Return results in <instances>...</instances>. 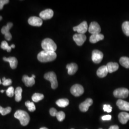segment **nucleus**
<instances>
[{"mask_svg": "<svg viewBox=\"0 0 129 129\" xmlns=\"http://www.w3.org/2000/svg\"><path fill=\"white\" fill-rule=\"evenodd\" d=\"M56 58V54L55 52L41 51L37 55V59L41 62H48L55 60Z\"/></svg>", "mask_w": 129, "mask_h": 129, "instance_id": "obj_1", "label": "nucleus"}, {"mask_svg": "<svg viewBox=\"0 0 129 129\" xmlns=\"http://www.w3.org/2000/svg\"><path fill=\"white\" fill-rule=\"evenodd\" d=\"M14 116L15 118L19 120L21 124L24 126L28 124L30 120V116L27 113L22 110L16 111L14 114Z\"/></svg>", "mask_w": 129, "mask_h": 129, "instance_id": "obj_2", "label": "nucleus"}, {"mask_svg": "<svg viewBox=\"0 0 129 129\" xmlns=\"http://www.w3.org/2000/svg\"><path fill=\"white\" fill-rule=\"evenodd\" d=\"M41 46L44 51L55 52L57 48L56 45L50 38H46L42 42Z\"/></svg>", "mask_w": 129, "mask_h": 129, "instance_id": "obj_3", "label": "nucleus"}, {"mask_svg": "<svg viewBox=\"0 0 129 129\" xmlns=\"http://www.w3.org/2000/svg\"><path fill=\"white\" fill-rule=\"evenodd\" d=\"M44 78L51 82V88L55 89L58 87V82L56 76L54 72H49L44 76Z\"/></svg>", "mask_w": 129, "mask_h": 129, "instance_id": "obj_4", "label": "nucleus"}, {"mask_svg": "<svg viewBox=\"0 0 129 129\" xmlns=\"http://www.w3.org/2000/svg\"><path fill=\"white\" fill-rule=\"evenodd\" d=\"M129 90L126 88H119L113 92L114 97L119 99H125L129 96Z\"/></svg>", "mask_w": 129, "mask_h": 129, "instance_id": "obj_5", "label": "nucleus"}, {"mask_svg": "<svg viewBox=\"0 0 129 129\" xmlns=\"http://www.w3.org/2000/svg\"><path fill=\"white\" fill-rule=\"evenodd\" d=\"M13 26V23L11 22H9L6 25L3 26L1 29V32L4 35L5 38L7 40L10 41L11 40L12 36L11 34L10 33V30Z\"/></svg>", "mask_w": 129, "mask_h": 129, "instance_id": "obj_6", "label": "nucleus"}, {"mask_svg": "<svg viewBox=\"0 0 129 129\" xmlns=\"http://www.w3.org/2000/svg\"><path fill=\"white\" fill-rule=\"evenodd\" d=\"M71 94L75 97H79L82 95L84 92L83 87L79 84H75L70 89Z\"/></svg>", "mask_w": 129, "mask_h": 129, "instance_id": "obj_7", "label": "nucleus"}, {"mask_svg": "<svg viewBox=\"0 0 129 129\" xmlns=\"http://www.w3.org/2000/svg\"><path fill=\"white\" fill-rule=\"evenodd\" d=\"M88 23L86 21H83L78 26L73 27L74 31H76L80 34H85V33L88 31Z\"/></svg>", "mask_w": 129, "mask_h": 129, "instance_id": "obj_8", "label": "nucleus"}, {"mask_svg": "<svg viewBox=\"0 0 129 129\" xmlns=\"http://www.w3.org/2000/svg\"><path fill=\"white\" fill-rule=\"evenodd\" d=\"M103 57V54L101 51L94 50L92 53V60L94 63L99 64L101 62Z\"/></svg>", "mask_w": 129, "mask_h": 129, "instance_id": "obj_9", "label": "nucleus"}, {"mask_svg": "<svg viewBox=\"0 0 129 129\" xmlns=\"http://www.w3.org/2000/svg\"><path fill=\"white\" fill-rule=\"evenodd\" d=\"M88 31L92 35L100 34L101 31V28L98 23L96 22H93L89 25Z\"/></svg>", "mask_w": 129, "mask_h": 129, "instance_id": "obj_10", "label": "nucleus"}, {"mask_svg": "<svg viewBox=\"0 0 129 129\" xmlns=\"http://www.w3.org/2000/svg\"><path fill=\"white\" fill-rule=\"evenodd\" d=\"M73 38L74 41L76 42L77 45L79 46H81L83 45L84 42L86 41L87 38L85 34H77L74 35L73 37Z\"/></svg>", "mask_w": 129, "mask_h": 129, "instance_id": "obj_11", "label": "nucleus"}, {"mask_svg": "<svg viewBox=\"0 0 129 129\" xmlns=\"http://www.w3.org/2000/svg\"><path fill=\"white\" fill-rule=\"evenodd\" d=\"M28 23L34 26H41L43 24V20L41 18L37 16L30 17L28 20Z\"/></svg>", "mask_w": 129, "mask_h": 129, "instance_id": "obj_12", "label": "nucleus"}, {"mask_svg": "<svg viewBox=\"0 0 129 129\" xmlns=\"http://www.w3.org/2000/svg\"><path fill=\"white\" fill-rule=\"evenodd\" d=\"M93 100L91 99H87L85 101L83 102L79 105V109L82 112H86L88 111L89 107L92 105Z\"/></svg>", "mask_w": 129, "mask_h": 129, "instance_id": "obj_13", "label": "nucleus"}, {"mask_svg": "<svg viewBox=\"0 0 129 129\" xmlns=\"http://www.w3.org/2000/svg\"><path fill=\"white\" fill-rule=\"evenodd\" d=\"M54 15V12L52 10L48 9L42 11L39 14L40 18L43 20L51 19Z\"/></svg>", "mask_w": 129, "mask_h": 129, "instance_id": "obj_14", "label": "nucleus"}, {"mask_svg": "<svg viewBox=\"0 0 129 129\" xmlns=\"http://www.w3.org/2000/svg\"><path fill=\"white\" fill-rule=\"evenodd\" d=\"M116 104L120 110L129 111V102L121 99H119L116 102Z\"/></svg>", "mask_w": 129, "mask_h": 129, "instance_id": "obj_15", "label": "nucleus"}, {"mask_svg": "<svg viewBox=\"0 0 129 129\" xmlns=\"http://www.w3.org/2000/svg\"><path fill=\"white\" fill-rule=\"evenodd\" d=\"M3 60L6 62H9L10 67L12 69H15L17 68L18 64V61L16 58L15 57H5L3 58Z\"/></svg>", "mask_w": 129, "mask_h": 129, "instance_id": "obj_16", "label": "nucleus"}, {"mask_svg": "<svg viewBox=\"0 0 129 129\" xmlns=\"http://www.w3.org/2000/svg\"><path fill=\"white\" fill-rule=\"evenodd\" d=\"M22 81L26 87H32L35 84V78L32 76L29 77L27 75H24L22 78Z\"/></svg>", "mask_w": 129, "mask_h": 129, "instance_id": "obj_17", "label": "nucleus"}, {"mask_svg": "<svg viewBox=\"0 0 129 129\" xmlns=\"http://www.w3.org/2000/svg\"><path fill=\"white\" fill-rule=\"evenodd\" d=\"M118 119L121 123L125 124L127 123L129 120V113L125 112H121L118 115Z\"/></svg>", "mask_w": 129, "mask_h": 129, "instance_id": "obj_18", "label": "nucleus"}, {"mask_svg": "<svg viewBox=\"0 0 129 129\" xmlns=\"http://www.w3.org/2000/svg\"><path fill=\"white\" fill-rule=\"evenodd\" d=\"M67 69H68V74L70 75H74L76 73L78 69V66L76 63H72L67 64Z\"/></svg>", "mask_w": 129, "mask_h": 129, "instance_id": "obj_19", "label": "nucleus"}, {"mask_svg": "<svg viewBox=\"0 0 129 129\" xmlns=\"http://www.w3.org/2000/svg\"><path fill=\"white\" fill-rule=\"evenodd\" d=\"M104 38V37L102 34H93L90 36L89 38V41L90 42V43L95 44L97 43L98 42L103 40Z\"/></svg>", "mask_w": 129, "mask_h": 129, "instance_id": "obj_20", "label": "nucleus"}, {"mask_svg": "<svg viewBox=\"0 0 129 129\" xmlns=\"http://www.w3.org/2000/svg\"><path fill=\"white\" fill-rule=\"evenodd\" d=\"M119 64L117 63L109 62L106 65L107 69H108L109 73H113L117 71L119 69Z\"/></svg>", "mask_w": 129, "mask_h": 129, "instance_id": "obj_21", "label": "nucleus"}, {"mask_svg": "<svg viewBox=\"0 0 129 129\" xmlns=\"http://www.w3.org/2000/svg\"><path fill=\"white\" fill-rule=\"evenodd\" d=\"M108 73V69H107L106 66H103L101 67L97 71V74L100 78H104L107 75Z\"/></svg>", "mask_w": 129, "mask_h": 129, "instance_id": "obj_22", "label": "nucleus"}, {"mask_svg": "<svg viewBox=\"0 0 129 129\" xmlns=\"http://www.w3.org/2000/svg\"><path fill=\"white\" fill-rule=\"evenodd\" d=\"M23 92V89L21 87H17L15 89L14 91L15 94V100L16 102H20L22 100V94Z\"/></svg>", "mask_w": 129, "mask_h": 129, "instance_id": "obj_23", "label": "nucleus"}, {"mask_svg": "<svg viewBox=\"0 0 129 129\" xmlns=\"http://www.w3.org/2000/svg\"><path fill=\"white\" fill-rule=\"evenodd\" d=\"M69 100L67 99H61L57 100L56 102V105L61 108H64L69 105Z\"/></svg>", "mask_w": 129, "mask_h": 129, "instance_id": "obj_24", "label": "nucleus"}, {"mask_svg": "<svg viewBox=\"0 0 129 129\" xmlns=\"http://www.w3.org/2000/svg\"><path fill=\"white\" fill-rule=\"evenodd\" d=\"M120 64L127 69H129V58L126 56L121 57L120 59Z\"/></svg>", "mask_w": 129, "mask_h": 129, "instance_id": "obj_25", "label": "nucleus"}, {"mask_svg": "<svg viewBox=\"0 0 129 129\" xmlns=\"http://www.w3.org/2000/svg\"><path fill=\"white\" fill-rule=\"evenodd\" d=\"M44 98V96L43 94H40V93H36L34 94L32 97V101L34 102H37L40 101L42 100Z\"/></svg>", "mask_w": 129, "mask_h": 129, "instance_id": "obj_26", "label": "nucleus"}, {"mask_svg": "<svg viewBox=\"0 0 129 129\" xmlns=\"http://www.w3.org/2000/svg\"><path fill=\"white\" fill-rule=\"evenodd\" d=\"M122 29L125 35L129 37V22L126 21L122 23Z\"/></svg>", "mask_w": 129, "mask_h": 129, "instance_id": "obj_27", "label": "nucleus"}, {"mask_svg": "<svg viewBox=\"0 0 129 129\" xmlns=\"http://www.w3.org/2000/svg\"><path fill=\"white\" fill-rule=\"evenodd\" d=\"M25 105L27 107L28 111H30L31 112H33V111H36V106H35V105L34 102H30V101H27V102H25Z\"/></svg>", "mask_w": 129, "mask_h": 129, "instance_id": "obj_28", "label": "nucleus"}, {"mask_svg": "<svg viewBox=\"0 0 129 129\" xmlns=\"http://www.w3.org/2000/svg\"><path fill=\"white\" fill-rule=\"evenodd\" d=\"M11 111H12V109L10 107L4 108H3L2 106H0V114H1L2 115H6L9 114Z\"/></svg>", "mask_w": 129, "mask_h": 129, "instance_id": "obj_29", "label": "nucleus"}, {"mask_svg": "<svg viewBox=\"0 0 129 129\" xmlns=\"http://www.w3.org/2000/svg\"><path fill=\"white\" fill-rule=\"evenodd\" d=\"M1 47L2 49L6 50L8 52H10L12 50L11 46H9L8 44L7 43V42L5 41H4L2 42V44H1Z\"/></svg>", "mask_w": 129, "mask_h": 129, "instance_id": "obj_30", "label": "nucleus"}, {"mask_svg": "<svg viewBox=\"0 0 129 129\" xmlns=\"http://www.w3.org/2000/svg\"><path fill=\"white\" fill-rule=\"evenodd\" d=\"M66 117L65 113L63 111H59L57 112L56 117L57 119L59 121H62L63 120H64Z\"/></svg>", "mask_w": 129, "mask_h": 129, "instance_id": "obj_31", "label": "nucleus"}, {"mask_svg": "<svg viewBox=\"0 0 129 129\" xmlns=\"http://www.w3.org/2000/svg\"><path fill=\"white\" fill-rule=\"evenodd\" d=\"M6 95L7 96L9 97H13L14 96V87H10L8 88L6 91Z\"/></svg>", "mask_w": 129, "mask_h": 129, "instance_id": "obj_32", "label": "nucleus"}, {"mask_svg": "<svg viewBox=\"0 0 129 129\" xmlns=\"http://www.w3.org/2000/svg\"><path fill=\"white\" fill-rule=\"evenodd\" d=\"M112 107L110 105H104L103 106V110L104 111L110 113L112 111Z\"/></svg>", "mask_w": 129, "mask_h": 129, "instance_id": "obj_33", "label": "nucleus"}, {"mask_svg": "<svg viewBox=\"0 0 129 129\" xmlns=\"http://www.w3.org/2000/svg\"><path fill=\"white\" fill-rule=\"evenodd\" d=\"M9 3V0H0V10L3 9L5 5Z\"/></svg>", "mask_w": 129, "mask_h": 129, "instance_id": "obj_34", "label": "nucleus"}, {"mask_svg": "<svg viewBox=\"0 0 129 129\" xmlns=\"http://www.w3.org/2000/svg\"><path fill=\"white\" fill-rule=\"evenodd\" d=\"M12 83V80L11 79H6L5 81L2 82V84L5 86H7L11 85Z\"/></svg>", "mask_w": 129, "mask_h": 129, "instance_id": "obj_35", "label": "nucleus"}, {"mask_svg": "<svg viewBox=\"0 0 129 129\" xmlns=\"http://www.w3.org/2000/svg\"><path fill=\"white\" fill-rule=\"evenodd\" d=\"M49 112H50V115L54 117V116H56L58 112H57V111L55 109L53 108L50 109V111H49Z\"/></svg>", "mask_w": 129, "mask_h": 129, "instance_id": "obj_36", "label": "nucleus"}, {"mask_svg": "<svg viewBox=\"0 0 129 129\" xmlns=\"http://www.w3.org/2000/svg\"><path fill=\"white\" fill-rule=\"evenodd\" d=\"M102 119L103 120H110L111 119V116L110 115L103 116L102 117Z\"/></svg>", "mask_w": 129, "mask_h": 129, "instance_id": "obj_37", "label": "nucleus"}, {"mask_svg": "<svg viewBox=\"0 0 129 129\" xmlns=\"http://www.w3.org/2000/svg\"><path fill=\"white\" fill-rule=\"evenodd\" d=\"M109 129H119V127L118 125H112L110 127Z\"/></svg>", "mask_w": 129, "mask_h": 129, "instance_id": "obj_38", "label": "nucleus"}, {"mask_svg": "<svg viewBox=\"0 0 129 129\" xmlns=\"http://www.w3.org/2000/svg\"><path fill=\"white\" fill-rule=\"evenodd\" d=\"M11 47H12V48H15V46L14 45V44H12L11 46Z\"/></svg>", "mask_w": 129, "mask_h": 129, "instance_id": "obj_39", "label": "nucleus"}, {"mask_svg": "<svg viewBox=\"0 0 129 129\" xmlns=\"http://www.w3.org/2000/svg\"><path fill=\"white\" fill-rule=\"evenodd\" d=\"M6 79L5 78V77H4V78H3V79H2V80H3V81L4 82V81H5V80Z\"/></svg>", "mask_w": 129, "mask_h": 129, "instance_id": "obj_40", "label": "nucleus"}, {"mask_svg": "<svg viewBox=\"0 0 129 129\" xmlns=\"http://www.w3.org/2000/svg\"><path fill=\"white\" fill-rule=\"evenodd\" d=\"M40 129H48V128H47L46 127H42V128H41Z\"/></svg>", "mask_w": 129, "mask_h": 129, "instance_id": "obj_41", "label": "nucleus"}, {"mask_svg": "<svg viewBox=\"0 0 129 129\" xmlns=\"http://www.w3.org/2000/svg\"><path fill=\"white\" fill-rule=\"evenodd\" d=\"M4 92H5V90H1V92H2V93H4Z\"/></svg>", "mask_w": 129, "mask_h": 129, "instance_id": "obj_42", "label": "nucleus"}, {"mask_svg": "<svg viewBox=\"0 0 129 129\" xmlns=\"http://www.w3.org/2000/svg\"><path fill=\"white\" fill-rule=\"evenodd\" d=\"M2 19H3L2 16H0V21H1V20H2Z\"/></svg>", "mask_w": 129, "mask_h": 129, "instance_id": "obj_43", "label": "nucleus"}, {"mask_svg": "<svg viewBox=\"0 0 129 129\" xmlns=\"http://www.w3.org/2000/svg\"><path fill=\"white\" fill-rule=\"evenodd\" d=\"M1 84H2V82H1V79H0V85H1Z\"/></svg>", "mask_w": 129, "mask_h": 129, "instance_id": "obj_44", "label": "nucleus"}, {"mask_svg": "<svg viewBox=\"0 0 129 129\" xmlns=\"http://www.w3.org/2000/svg\"><path fill=\"white\" fill-rule=\"evenodd\" d=\"M102 129V128H100V129Z\"/></svg>", "mask_w": 129, "mask_h": 129, "instance_id": "obj_45", "label": "nucleus"}, {"mask_svg": "<svg viewBox=\"0 0 129 129\" xmlns=\"http://www.w3.org/2000/svg\"></svg>", "mask_w": 129, "mask_h": 129, "instance_id": "obj_46", "label": "nucleus"}]
</instances>
